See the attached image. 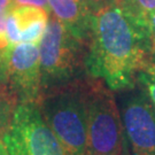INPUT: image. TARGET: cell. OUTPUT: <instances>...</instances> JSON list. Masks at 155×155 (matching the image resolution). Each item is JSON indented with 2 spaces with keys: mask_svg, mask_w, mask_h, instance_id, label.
I'll return each instance as SVG.
<instances>
[{
  "mask_svg": "<svg viewBox=\"0 0 155 155\" xmlns=\"http://www.w3.org/2000/svg\"><path fill=\"white\" fill-rule=\"evenodd\" d=\"M81 1L94 14L105 7L116 4L118 0H81Z\"/></svg>",
  "mask_w": 155,
  "mask_h": 155,
  "instance_id": "cell-15",
  "label": "cell"
},
{
  "mask_svg": "<svg viewBox=\"0 0 155 155\" xmlns=\"http://www.w3.org/2000/svg\"><path fill=\"white\" fill-rule=\"evenodd\" d=\"M2 141L9 155H67L37 102L17 105Z\"/></svg>",
  "mask_w": 155,
  "mask_h": 155,
  "instance_id": "cell-5",
  "label": "cell"
},
{
  "mask_svg": "<svg viewBox=\"0 0 155 155\" xmlns=\"http://www.w3.org/2000/svg\"><path fill=\"white\" fill-rule=\"evenodd\" d=\"M0 155H9L8 152H7L5 143L2 141V139H0Z\"/></svg>",
  "mask_w": 155,
  "mask_h": 155,
  "instance_id": "cell-17",
  "label": "cell"
},
{
  "mask_svg": "<svg viewBox=\"0 0 155 155\" xmlns=\"http://www.w3.org/2000/svg\"><path fill=\"white\" fill-rule=\"evenodd\" d=\"M127 143L132 155H155V109L137 82L131 89L116 92Z\"/></svg>",
  "mask_w": 155,
  "mask_h": 155,
  "instance_id": "cell-6",
  "label": "cell"
},
{
  "mask_svg": "<svg viewBox=\"0 0 155 155\" xmlns=\"http://www.w3.org/2000/svg\"><path fill=\"white\" fill-rule=\"evenodd\" d=\"M127 146L115 92L102 79L89 75L87 155H121Z\"/></svg>",
  "mask_w": 155,
  "mask_h": 155,
  "instance_id": "cell-4",
  "label": "cell"
},
{
  "mask_svg": "<svg viewBox=\"0 0 155 155\" xmlns=\"http://www.w3.org/2000/svg\"><path fill=\"white\" fill-rule=\"evenodd\" d=\"M153 54L147 23L121 5L116 2L93 14L86 71L114 92L136 86L138 74L152 62Z\"/></svg>",
  "mask_w": 155,
  "mask_h": 155,
  "instance_id": "cell-1",
  "label": "cell"
},
{
  "mask_svg": "<svg viewBox=\"0 0 155 155\" xmlns=\"http://www.w3.org/2000/svg\"><path fill=\"white\" fill-rule=\"evenodd\" d=\"M51 14L76 37L89 43L93 13L81 0H48Z\"/></svg>",
  "mask_w": 155,
  "mask_h": 155,
  "instance_id": "cell-9",
  "label": "cell"
},
{
  "mask_svg": "<svg viewBox=\"0 0 155 155\" xmlns=\"http://www.w3.org/2000/svg\"><path fill=\"white\" fill-rule=\"evenodd\" d=\"M43 91L85 76L87 44L76 37L55 16L39 43Z\"/></svg>",
  "mask_w": 155,
  "mask_h": 155,
  "instance_id": "cell-3",
  "label": "cell"
},
{
  "mask_svg": "<svg viewBox=\"0 0 155 155\" xmlns=\"http://www.w3.org/2000/svg\"><path fill=\"white\" fill-rule=\"evenodd\" d=\"M13 7H18V6H31V7H38L43 8L46 12L51 14V8L48 0H12Z\"/></svg>",
  "mask_w": 155,
  "mask_h": 155,
  "instance_id": "cell-14",
  "label": "cell"
},
{
  "mask_svg": "<svg viewBox=\"0 0 155 155\" xmlns=\"http://www.w3.org/2000/svg\"><path fill=\"white\" fill-rule=\"evenodd\" d=\"M0 78L16 97L18 104L38 102L43 92L39 45H11L2 61Z\"/></svg>",
  "mask_w": 155,
  "mask_h": 155,
  "instance_id": "cell-7",
  "label": "cell"
},
{
  "mask_svg": "<svg viewBox=\"0 0 155 155\" xmlns=\"http://www.w3.org/2000/svg\"><path fill=\"white\" fill-rule=\"evenodd\" d=\"M50 13L31 6L13 7L7 17L6 32L11 45L31 43L39 45L50 21Z\"/></svg>",
  "mask_w": 155,
  "mask_h": 155,
  "instance_id": "cell-8",
  "label": "cell"
},
{
  "mask_svg": "<svg viewBox=\"0 0 155 155\" xmlns=\"http://www.w3.org/2000/svg\"><path fill=\"white\" fill-rule=\"evenodd\" d=\"M138 84L145 90L155 109V63L153 61L138 74Z\"/></svg>",
  "mask_w": 155,
  "mask_h": 155,
  "instance_id": "cell-13",
  "label": "cell"
},
{
  "mask_svg": "<svg viewBox=\"0 0 155 155\" xmlns=\"http://www.w3.org/2000/svg\"><path fill=\"white\" fill-rule=\"evenodd\" d=\"M121 155H129V150H127V147H125V150H124V152H123Z\"/></svg>",
  "mask_w": 155,
  "mask_h": 155,
  "instance_id": "cell-18",
  "label": "cell"
},
{
  "mask_svg": "<svg viewBox=\"0 0 155 155\" xmlns=\"http://www.w3.org/2000/svg\"><path fill=\"white\" fill-rule=\"evenodd\" d=\"M121 5L133 16L147 23V18L155 11V0H118Z\"/></svg>",
  "mask_w": 155,
  "mask_h": 155,
  "instance_id": "cell-11",
  "label": "cell"
},
{
  "mask_svg": "<svg viewBox=\"0 0 155 155\" xmlns=\"http://www.w3.org/2000/svg\"><path fill=\"white\" fill-rule=\"evenodd\" d=\"M147 28H148L150 43H152V46H153V52L155 54V11L147 18Z\"/></svg>",
  "mask_w": 155,
  "mask_h": 155,
  "instance_id": "cell-16",
  "label": "cell"
},
{
  "mask_svg": "<svg viewBox=\"0 0 155 155\" xmlns=\"http://www.w3.org/2000/svg\"><path fill=\"white\" fill-rule=\"evenodd\" d=\"M12 8H13L12 0H0V75H1V67L5 54L11 46L7 38L6 24H7V17Z\"/></svg>",
  "mask_w": 155,
  "mask_h": 155,
  "instance_id": "cell-12",
  "label": "cell"
},
{
  "mask_svg": "<svg viewBox=\"0 0 155 155\" xmlns=\"http://www.w3.org/2000/svg\"><path fill=\"white\" fill-rule=\"evenodd\" d=\"M18 101L4 82L0 81V139L9 129Z\"/></svg>",
  "mask_w": 155,
  "mask_h": 155,
  "instance_id": "cell-10",
  "label": "cell"
},
{
  "mask_svg": "<svg viewBox=\"0 0 155 155\" xmlns=\"http://www.w3.org/2000/svg\"><path fill=\"white\" fill-rule=\"evenodd\" d=\"M87 78L44 90L37 102L67 155H87Z\"/></svg>",
  "mask_w": 155,
  "mask_h": 155,
  "instance_id": "cell-2",
  "label": "cell"
}]
</instances>
